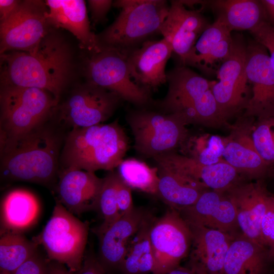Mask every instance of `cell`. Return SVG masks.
Here are the masks:
<instances>
[{"instance_id": "b9f144b4", "label": "cell", "mask_w": 274, "mask_h": 274, "mask_svg": "<svg viewBox=\"0 0 274 274\" xmlns=\"http://www.w3.org/2000/svg\"><path fill=\"white\" fill-rule=\"evenodd\" d=\"M20 1L1 0L0 20L2 21L10 16L18 7Z\"/></svg>"}, {"instance_id": "7c38bea8", "label": "cell", "mask_w": 274, "mask_h": 274, "mask_svg": "<svg viewBox=\"0 0 274 274\" xmlns=\"http://www.w3.org/2000/svg\"><path fill=\"white\" fill-rule=\"evenodd\" d=\"M48 9L41 1H20L15 11L1 21V54L35 49L49 33Z\"/></svg>"}, {"instance_id": "cb8c5ba5", "label": "cell", "mask_w": 274, "mask_h": 274, "mask_svg": "<svg viewBox=\"0 0 274 274\" xmlns=\"http://www.w3.org/2000/svg\"><path fill=\"white\" fill-rule=\"evenodd\" d=\"M250 127L236 128L224 138L223 159L238 173L253 178L264 176L270 168L256 150Z\"/></svg>"}, {"instance_id": "ffe728a7", "label": "cell", "mask_w": 274, "mask_h": 274, "mask_svg": "<svg viewBox=\"0 0 274 274\" xmlns=\"http://www.w3.org/2000/svg\"><path fill=\"white\" fill-rule=\"evenodd\" d=\"M153 159L157 164L169 167L213 190L225 192L237 183L238 173L225 160L205 165L175 151Z\"/></svg>"}, {"instance_id": "4dcf8cb0", "label": "cell", "mask_w": 274, "mask_h": 274, "mask_svg": "<svg viewBox=\"0 0 274 274\" xmlns=\"http://www.w3.org/2000/svg\"><path fill=\"white\" fill-rule=\"evenodd\" d=\"M118 168L120 177L131 189L157 196L159 179L157 166L151 167L132 158L123 160Z\"/></svg>"}, {"instance_id": "83f0119b", "label": "cell", "mask_w": 274, "mask_h": 274, "mask_svg": "<svg viewBox=\"0 0 274 274\" xmlns=\"http://www.w3.org/2000/svg\"><path fill=\"white\" fill-rule=\"evenodd\" d=\"M268 259L264 247L242 234L236 235L226 254L224 274H264Z\"/></svg>"}, {"instance_id": "9a60e30c", "label": "cell", "mask_w": 274, "mask_h": 274, "mask_svg": "<svg viewBox=\"0 0 274 274\" xmlns=\"http://www.w3.org/2000/svg\"><path fill=\"white\" fill-rule=\"evenodd\" d=\"M210 24L199 10L187 9L181 1H170L160 34L170 44L181 65H185L197 41Z\"/></svg>"}, {"instance_id": "d6986e66", "label": "cell", "mask_w": 274, "mask_h": 274, "mask_svg": "<svg viewBox=\"0 0 274 274\" xmlns=\"http://www.w3.org/2000/svg\"><path fill=\"white\" fill-rule=\"evenodd\" d=\"M189 225H200L235 236V208L226 192L206 190L193 205L179 210Z\"/></svg>"}, {"instance_id": "d6a6232c", "label": "cell", "mask_w": 274, "mask_h": 274, "mask_svg": "<svg viewBox=\"0 0 274 274\" xmlns=\"http://www.w3.org/2000/svg\"><path fill=\"white\" fill-rule=\"evenodd\" d=\"M120 176L117 172L111 171L105 178L100 190L98 210L102 222L94 231L97 236L103 233L121 216L118 206V186Z\"/></svg>"}, {"instance_id": "8d00e7d4", "label": "cell", "mask_w": 274, "mask_h": 274, "mask_svg": "<svg viewBox=\"0 0 274 274\" xmlns=\"http://www.w3.org/2000/svg\"><path fill=\"white\" fill-rule=\"evenodd\" d=\"M250 31L255 40L267 49L274 70V27L264 21Z\"/></svg>"}, {"instance_id": "ee69618b", "label": "cell", "mask_w": 274, "mask_h": 274, "mask_svg": "<svg viewBox=\"0 0 274 274\" xmlns=\"http://www.w3.org/2000/svg\"><path fill=\"white\" fill-rule=\"evenodd\" d=\"M264 5L266 11L271 15V17L274 20V1L266 0L261 1Z\"/></svg>"}, {"instance_id": "d590c367", "label": "cell", "mask_w": 274, "mask_h": 274, "mask_svg": "<svg viewBox=\"0 0 274 274\" xmlns=\"http://www.w3.org/2000/svg\"><path fill=\"white\" fill-rule=\"evenodd\" d=\"M261 234L269 259L274 260V196L269 195L261 222Z\"/></svg>"}, {"instance_id": "8fae6325", "label": "cell", "mask_w": 274, "mask_h": 274, "mask_svg": "<svg viewBox=\"0 0 274 274\" xmlns=\"http://www.w3.org/2000/svg\"><path fill=\"white\" fill-rule=\"evenodd\" d=\"M246 48L243 39L233 37L230 52L217 71L219 81H214L212 87L220 110L227 120L244 110L251 97L246 67Z\"/></svg>"}, {"instance_id": "f546056e", "label": "cell", "mask_w": 274, "mask_h": 274, "mask_svg": "<svg viewBox=\"0 0 274 274\" xmlns=\"http://www.w3.org/2000/svg\"><path fill=\"white\" fill-rule=\"evenodd\" d=\"M38 244L19 233L1 235V270L14 272L37 252Z\"/></svg>"}, {"instance_id": "4fadbf2b", "label": "cell", "mask_w": 274, "mask_h": 274, "mask_svg": "<svg viewBox=\"0 0 274 274\" xmlns=\"http://www.w3.org/2000/svg\"><path fill=\"white\" fill-rule=\"evenodd\" d=\"M122 100L116 93L87 82L60 106V120L72 129L101 124L113 115Z\"/></svg>"}, {"instance_id": "ba28073f", "label": "cell", "mask_w": 274, "mask_h": 274, "mask_svg": "<svg viewBox=\"0 0 274 274\" xmlns=\"http://www.w3.org/2000/svg\"><path fill=\"white\" fill-rule=\"evenodd\" d=\"M88 232V222L81 221L57 201L51 217L34 241L43 246L50 260L75 272L82 265Z\"/></svg>"}, {"instance_id": "e0dca14e", "label": "cell", "mask_w": 274, "mask_h": 274, "mask_svg": "<svg viewBox=\"0 0 274 274\" xmlns=\"http://www.w3.org/2000/svg\"><path fill=\"white\" fill-rule=\"evenodd\" d=\"M225 192L235 208L238 229L242 234L264 247L261 222L270 194L263 184L259 181L237 183Z\"/></svg>"}, {"instance_id": "f1b7e54d", "label": "cell", "mask_w": 274, "mask_h": 274, "mask_svg": "<svg viewBox=\"0 0 274 274\" xmlns=\"http://www.w3.org/2000/svg\"><path fill=\"white\" fill-rule=\"evenodd\" d=\"M155 217L149 213L131 238L120 268L124 274H145L152 272L154 260L150 241V230Z\"/></svg>"}, {"instance_id": "836d02e7", "label": "cell", "mask_w": 274, "mask_h": 274, "mask_svg": "<svg viewBox=\"0 0 274 274\" xmlns=\"http://www.w3.org/2000/svg\"><path fill=\"white\" fill-rule=\"evenodd\" d=\"M231 30L219 16L204 30L197 41L184 66L199 70L212 50L226 37L231 35Z\"/></svg>"}, {"instance_id": "74e56055", "label": "cell", "mask_w": 274, "mask_h": 274, "mask_svg": "<svg viewBox=\"0 0 274 274\" xmlns=\"http://www.w3.org/2000/svg\"><path fill=\"white\" fill-rule=\"evenodd\" d=\"M12 274H49V264L37 252Z\"/></svg>"}, {"instance_id": "30bf717a", "label": "cell", "mask_w": 274, "mask_h": 274, "mask_svg": "<svg viewBox=\"0 0 274 274\" xmlns=\"http://www.w3.org/2000/svg\"><path fill=\"white\" fill-rule=\"evenodd\" d=\"M149 237L154 260L152 274L167 273L179 267L189 254L192 231L177 210L169 208L162 216L155 218Z\"/></svg>"}, {"instance_id": "52a82bcc", "label": "cell", "mask_w": 274, "mask_h": 274, "mask_svg": "<svg viewBox=\"0 0 274 274\" xmlns=\"http://www.w3.org/2000/svg\"><path fill=\"white\" fill-rule=\"evenodd\" d=\"M134 140L136 151L146 157H154L175 151L189 136L186 123L174 114L137 108L126 117Z\"/></svg>"}, {"instance_id": "7402d4cb", "label": "cell", "mask_w": 274, "mask_h": 274, "mask_svg": "<svg viewBox=\"0 0 274 274\" xmlns=\"http://www.w3.org/2000/svg\"><path fill=\"white\" fill-rule=\"evenodd\" d=\"M150 213L134 207L98 235V255L104 268L120 269L128 244Z\"/></svg>"}, {"instance_id": "277c9868", "label": "cell", "mask_w": 274, "mask_h": 274, "mask_svg": "<svg viewBox=\"0 0 274 274\" xmlns=\"http://www.w3.org/2000/svg\"><path fill=\"white\" fill-rule=\"evenodd\" d=\"M59 141L42 126L1 145L3 176L13 181L47 184L55 176Z\"/></svg>"}, {"instance_id": "1f68e13d", "label": "cell", "mask_w": 274, "mask_h": 274, "mask_svg": "<svg viewBox=\"0 0 274 274\" xmlns=\"http://www.w3.org/2000/svg\"><path fill=\"white\" fill-rule=\"evenodd\" d=\"M181 147L187 152L184 155L205 165H213L224 161V138L219 135L205 134L191 138L189 136Z\"/></svg>"}, {"instance_id": "ac0fdd59", "label": "cell", "mask_w": 274, "mask_h": 274, "mask_svg": "<svg viewBox=\"0 0 274 274\" xmlns=\"http://www.w3.org/2000/svg\"><path fill=\"white\" fill-rule=\"evenodd\" d=\"M189 225L192 241L188 268L196 274H224L226 254L235 236L203 226Z\"/></svg>"}, {"instance_id": "44dd1931", "label": "cell", "mask_w": 274, "mask_h": 274, "mask_svg": "<svg viewBox=\"0 0 274 274\" xmlns=\"http://www.w3.org/2000/svg\"><path fill=\"white\" fill-rule=\"evenodd\" d=\"M104 178L94 173L77 168H64L57 191L59 202L74 215L98 210Z\"/></svg>"}, {"instance_id": "5b68a950", "label": "cell", "mask_w": 274, "mask_h": 274, "mask_svg": "<svg viewBox=\"0 0 274 274\" xmlns=\"http://www.w3.org/2000/svg\"><path fill=\"white\" fill-rule=\"evenodd\" d=\"M113 6L120 9L114 21L96 35L99 48H111L126 56L160 34L169 8L164 0H118Z\"/></svg>"}, {"instance_id": "ab89813d", "label": "cell", "mask_w": 274, "mask_h": 274, "mask_svg": "<svg viewBox=\"0 0 274 274\" xmlns=\"http://www.w3.org/2000/svg\"><path fill=\"white\" fill-rule=\"evenodd\" d=\"M88 7L94 23L104 21L113 2L111 0H89Z\"/></svg>"}, {"instance_id": "f35d334b", "label": "cell", "mask_w": 274, "mask_h": 274, "mask_svg": "<svg viewBox=\"0 0 274 274\" xmlns=\"http://www.w3.org/2000/svg\"><path fill=\"white\" fill-rule=\"evenodd\" d=\"M131 189L120 177L118 186V206L121 216L134 208Z\"/></svg>"}, {"instance_id": "f6af8a7d", "label": "cell", "mask_w": 274, "mask_h": 274, "mask_svg": "<svg viewBox=\"0 0 274 274\" xmlns=\"http://www.w3.org/2000/svg\"><path fill=\"white\" fill-rule=\"evenodd\" d=\"M166 274H196L188 267H178Z\"/></svg>"}, {"instance_id": "2e32d148", "label": "cell", "mask_w": 274, "mask_h": 274, "mask_svg": "<svg viewBox=\"0 0 274 274\" xmlns=\"http://www.w3.org/2000/svg\"><path fill=\"white\" fill-rule=\"evenodd\" d=\"M173 51L168 42L149 40L126 56L132 80L151 92L167 83L165 67Z\"/></svg>"}, {"instance_id": "8992f818", "label": "cell", "mask_w": 274, "mask_h": 274, "mask_svg": "<svg viewBox=\"0 0 274 274\" xmlns=\"http://www.w3.org/2000/svg\"><path fill=\"white\" fill-rule=\"evenodd\" d=\"M1 145L42 126L58 102L38 88L3 85L1 91Z\"/></svg>"}, {"instance_id": "d4e9b609", "label": "cell", "mask_w": 274, "mask_h": 274, "mask_svg": "<svg viewBox=\"0 0 274 274\" xmlns=\"http://www.w3.org/2000/svg\"><path fill=\"white\" fill-rule=\"evenodd\" d=\"M38 198L31 192L16 189L4 198L1 207V235L19 233L28 229L37 222L40 213Z\"/></svg>"}, {"instance_id": "60d3db41", "label": "cell", "mask_w": 274, "mask_h": 274, "mask_svg": "<svg viewBox=\"0 0 274 274\" xmlns=\"http://www.w3.org/2000/svg\"><path fill=\"white\" fill-rule=\"evenodd\" d=\"M76 274H107L105 269L92 254L84 258L81 269Z\"/></svg>"}, {"instance_id": "484cf974", "label": "cell", "mask_w": 274, "mask_h": 274, "mask_svg": "<svg viewBox=\"0 0 274 274\" xmlns=\"http://www.w3.org/2000/svg\"><path fill=\"white\" fill-rule=\"evenodd\" d=\"M159 184L157 196L169 208L177 210L194 204L208 189L201 184L161 164H157Z\"/></svg>"}, {"instance_id": "7a4b0ae2", "label": "cell", "mask_w": 274, "mask_h": 274, "mask_svg": "<svg viewBox=\"0 0 274 274\" xmlns=\"http://www.w3.org/2000/svg\"><path fill=\"white\" fill-rule=\"evenodd\" d=\"M166 76L167 93L162 100L154 103L159 111L178 115L187 125L213 128L228 125L213 93L214 81L181 65L167 72Z\"/></svg>"}, {"instance_id": "6da1fadb", "label": "cell", "mask_w": 274, "mask_h": 274, "mask_svg": "<svg viewBox=\"0 0 274 274\" xmlns=\"http://www.w3.org/2000/svg\"><path fill=\"white\" fill-rule=\"evenodd\" d=\"M1 59L3 85L42 89L58 102L71 68L70 52L59 37L48 33L33 50L6 52Z\"/></svg>"}, {"instance_id": "7bdbcfd3", "label": "cell", "mask_w": 274, "mask_h": 274, "mask_svg": "<svg viewBox=\"0 0 274 274\" xmlns=\"http://www.w3.org/2000/svg\"><path fill=\"white\" fill-rule=\"evenodd\" d=\"M48 264L49 274H74V272L66 268L64 265L60 263L52 261Z\"/></svg>"}, {"instance_id": "5bb4252c", "label": "cell", "mask_w": 274, "mask_h": 274, "mask_svg": "<svg viewBox=\"0 0 274 274\" xmlns=\"http://www.w3.org/2000/svg\"><path fill=\"white\" fill-rule=\"evenodd\" d=\"M246 67L251 95L243 117H274V70L267 49L255 40L247 45Z\"/></svg>"}, {"instance_id": "9c48e42d", "label": "cell", "mask_w": 274, "mask_h": 274, "mask_svg": "<svg viewBox=\"0 0 274 274\" xmlns=\"http://www.w3.org/2000/svg\"><path fill=\"white\" fill-rule=\"evenodd\" d=\"M89 54L85 66L87 82L116 93L137 108L154 105L151 92L132 80L126 56L106 48Z\"/></svg>"}, {"instance_id": "3957f363", "label": "cell", "mask_w": 274, "mask_h": 274, "mask_svg": "<svg viewBox=\"0 0 274 274\" xmlns=\"http://www.w3.org/2000/svg\"><path fill=\"white\" fill-rule=\"evenodd\" d=\"M128 138L117 120L72 129L62 153L65 168L113 171L123 160Z\"/></svg>"}, {"instance_id": "bcb514c9", "label": "cell", "mask_w": 274, "mask_h": 274, "mask_svg": "<svg viewBox=\"0 0 274 274\" xmlns=\"http://www.w3.org/2000/svg\"><path fill=\"white\" fill-rule=\"evenodd\" d=\"M1 274H12V273L7 272L6 271L1 270Z\"/></svg>"}, {"instance_id": "e575fe53", "label": "cell", "mask_w": 274, "mask_h": 274, "mask_svg": "<svg viewBox=\"0 0 274 274\" xmlns=\"http://www.w3.org/2000/svg\"><path fill=\"white\" fill-rule=\"evenodd\" d=\"M251 137L258 153L269 166L274 167V117L257 119Z\"/></svg>"}, {"instance_id": "603a6c76", "label": "cell", "mask_w": 274, "mask_h": 274, "mask_svg": "<svg viewBox=\"0 0 274 274\" xmlns=\"http://www.w3.org/2000/svg\"><path fill=\"white\" fill-rule=\"evenodd\" d=\"M47 18L50 24L66 29L88 52L100 50L96 35L90 29L86 4L82 0H48Z\"/></svg>"}, {"instance_id": "4316f807", "label": "cell", "mask_w": 274, "mask_h": 274, "mask_svg": "<svg viewBox=\"0 0 274 274\" xmlns=\"http://www.w3.org/2000/svg\"><path fill=\"white\" fill-rule=\"evenodd\" d=\"M201 6H209L218 13L231 31L249 30L266 21V10L261 1L226 0L199 1Z\"/></svg>"}]
</instances>
